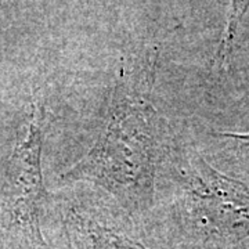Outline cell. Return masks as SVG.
<instances>
[{
	"label": "cell",
	"mask_w": 249,
	"mask_h": 249,
	"mask_svg": "<svg viewBox=\"0 0 249 249\" xmlns=\"http://www.w3.org/2000/svg\"><path fill=\"white\" fill-rule=\"evenodd\" d=\"M43 124L45 108L36 100L31 106L24 133L10 157L3 184V201L10 223L35 241L42 240L39 220L46 199L42 175Z\"/></svg>",
	"instance_id": "cell-3"
},
{
	"label": "cell",
	"mask_w": 249,
	"mask_h": 249,
	"mask_svg": "<svg viewBox=\"0 0 249 249\" xmlns=\"http://www.w3.org/2000/svg\"><path fill=\"white\" fill-rule=\"evenodd\" d=\"M217 137H223V139H230L234 142H240L244 148L249 150V133H230V132H219V133H213Z\"/></svg>",
	"instance_id": "cell-5"
},
{
	"label": "cell",
	"mask_w": 249,
	"mask_h": 249,
	"mask_svg": "<svg viewBox=\"0 0 249 249\" xmlns=\"http://www.w3.org/2000/svg\"><path fill=\"white\" fill-rule=\"evenodd\" d=\"M154 75L122 71L111 91L97 140L62 178L104 188L124 208H150L162 151V124L152 101Z\"/></svg>",
	"instance_id": "cell-1"
},
{
	"label": "cell",
	"mask_w": 249,
	"mask_h": 249,
	"mask_svg": "<svg viewBox=\"0 0 249 249\" xmlns=\"http://www.w3.org/2000/svg\"><path fill=\"white\" fill-rule=\"evenodd\" d=\"M89 240L91 249H147L139 241L97 224L89 227Z\"/></svg>",
	"instance_id": "cell-4"
},
{
	"label": "cell",
	"mask_w": 249,
	"mask_h": 249,
	"mask_svg": "<svg viewBox=\"0 0 249 249\" xmlns=\"http://www.w3.org/2000/svg\"><path fill=\"white\" fill-rule=\"evenodd\" d=\"M187 209L205 240L235 245L249 237V187L194 155L181 169Z\"/></svg>",
	"instance_id": "cell-2"
}]
</instances>
